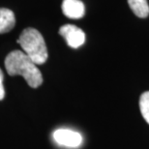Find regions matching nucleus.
<instances>
[{
	"instance_id": "1",
	"label": "nucleus",
	"mask_w": 149,
	"mask_h": 149,
	"mask_svg": "<svg viewBox=\"0 0 149 149\" xmlns=\"http://www.w3.org/2000/svg\"><path fill=\"white\" fill-rule=\"evenodd\" d=\"M5 68L10 76H22L32 88L43 83V76L37 65L23 52L14 50L5 58Z\"/></svg>"
},
{
	"instance_id": "2",
	"label": "nucleus",
	"mask_w": 149,
	"mask_h": 149,
	"mask_svg": "<svg viewBox=\"0 0 149 149\" xmlns=\"http://www.w3.org/2000/svg\"><path fill=\"white\" fill-rule=\"evenodd\" d=\"M17 42L20 45L23 52L36 65H42L47 60L49 54L46 43L42 34L36 29L31 27L24 29Z\"/></svg>"
},
{
	"instance_id": "3",
	"label": "nucleus",
	"mask_w": 149,
	"mask_h": 149,
	"mask_svg": "<svg viewBox=\"0 0 149 149\" xmlns=\"http://www.w3.org/2000/svg\"><path fill=\"white\" fill-rule=\"evenodd\" d=\"M59 34L65 39L67 45L73 49H77L85 42V34L81 29L73 24H65L59 29Z\"/></svg>"
},
{
	"instance_id": "4",
	"label": "nucleus",
	"mask_w": 149,
	"mask_h": 149,
	"mask_svg": "<svg viewBox=\"0 0 149 149\" xmlns=\"http://www.w3.org/2000/svg\"><path fill=\"white\" fill-rule=\"evenodd\" d=\"M53 139L58 144L67 147H77L82 142V136L80 134L68 129L56 130L53 133Z\"/></svg>"
},
{
	"instance_id": "5",
	"label": "nucleus",
	"mask_w": 149,
	"mask_h": 149,
	"mask_svg": "<svg viewBox=\"0 0 149 149\" xmlns=\"http://www.w3.org/2000/svg\"><path fill=\"white\" fill-rule=\"evenodd\" d=\"M62 12L69 19H81L85 14L84 4L80 0H63Z\"/></svg>"
},
{
	"instance_id": "6",
	"label": "nucleus",
	"mask_w": 149,
	"mask_h": 149,
	"mask_svg": "<svg viewBox=\"0 0 149 149\" xmlns=\"http://www.w3.org/2000/svg\"><path fill=\"white\" fill-rule=\"evenodd\" d=\"M16 17L13 11L0 8V34L7 33L15 27Z\"/></svg>"
},
{
	"instance_id": "7",
	"label": "nucleus",
	"mask_w": 149,
	"mask_h": 149,
	"mask_svg": "<svg viewBox=\"0 0 149 149\" xmlns=\"http://www.w3.org/2000/svg\"><path fill=\"white\" fill-rule=\"evenodd\" d=\"M130 9L136 17L144 19L149 15V5L147 0H128Z\"/></svg>"
},
{
	"instance_id": "8",
	"label": "nucleus",
	"mask_w": 149,
	"mask_h": 149,
	"mask_svg": "<svg viewBox=\"0 0 149 149\" xmlns=\"http://www.w3.org/2000/svg\"><path fill=\"white\" fill-rule=\"evenodd\" d=\"M139 109L144 120L149 124V91L141 94L139 98Z\"/></svg>"
},
{
	"instance_id": "9",
	"label": "nucleus",
	"mask_w": 149,
	"mask_h": 149,
	"mask_svg": "<svg viewBox=\"0 0 149 149\" xmlns=\"http://www.w3.org/2000/svg\"><path fill=\"white\" fill-rule=\"evenodd\" d=\"M3 73L1 69H0V101L4 99L5 97V89L4 86H3Z\"/></svg>"
}]
</instances>
